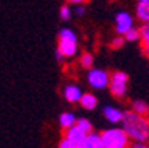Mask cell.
I'll use <instances>...</instances> for the list:
<instances>
[{"label":"cell","mask_w":149,"mask_h":148,"mask_svg":"<svg viewBox=\"0 0 149 148\" xmlns=\"http://www.w3.org/2000/svg\"><path fill=\"white\" fill-rule=\"evenodd\" d=\"M123 126H124V130L129 133V136L139 142H145L149 138V121L142 114L124 113Z\"/></svg>","instance_id":"1"},{"label":"cell","mask_w":149,"mask_h":148,"mask_svg":"<svg viewBox=\"0 0 149 148\" xmlns=\"http://www.w3.org/2000/svg\"><path fill=\"white\" fill-rule=\"evenodd\" d=\"M125 40H129V41H133V40H137L140 37V30H136V28H130L129 31H127L125 34Z\"/></svg>","instance_id":"18"},{"label":"cell","mask_w":149,"mask_h":148,"mask_svg":"<svg viewBox=\"0 0 149 148\" xmlns=\"http://www.w3.org/2000/svg\"><path fill=\"white\" fill-rule=\"evenodd\" d=\"M86 142H87V145H89L90 148H105L100 135H93V133H90V135H87Z\"/></svg>","instance_id":"13"},{"label":"cell","mask_w":149,"mask_h":148,"mask_svg":"<svg viewBox=\"0 0 149 148\" xmlns=\"http://www.w3.org/2000/svg\"><path fill=\"white\" fill-rule=\"evenodd\" d=\"M133 110H134V113L142 114V116H146L149 113V107L146 105V102H143V101H134L133 102Z\"/></svg>","instance_id":"14"},{"label":"cell","mask_w":149,"mask_h":148,"mask_svg":"<svg viewBox=\"0 0 149 148\" xmlns=\"http://www.w3.org/2000/svg\"><path fill=\"white\" fill-rule=\"evenodd\" d=\"M75 124L78 126V128H81L87 135H90V132H92V124H90V121H87L86 119H78Z\"/></svg>","instance_id":"17"},{"label":"cell","mask_w":149,"mask_h":148,"mask_svg":"<svg viewBox=\"0 0 149 148\" xmlns=\"http://www.w3.org/2000/svg\"><path fill=\"white\" fill-rule=\"evenodd\" d=\"M67 138H68L74 145H78V144H81V142L86 141L87 133L84 132L81 128H78L77 124H74L72 128H70V130H68V133H67Z\"/></svg>","instance_id":"6"},{"label":"cell","mask_w":149,"mask_h":148,"mask_svg":"<svg viewBox=\"0 0 149 148\" xmlns=\"http://www.w3.org/2000/svg\"><path fill=\"white\" fill-rule=\"evenodd\" d=\"M140 2H146V0H140Z\"/></svg>","instance_id":"28"},{"label":"cell","mask_w":149,"mask_h":148,"mask_svg":"<svg viewBox=\"0 0 149 148\" xmlns=\"http://www.w3.org/2000/svg\"><path fill=\"white\" fill-rule=\"evenodd\" d=\"M137 16L143 22H149V0L140 2L137 5Z\"/></svg>","instance_id":"10"},{"label":"cell","mask_w":149,"mask_h":148,"mask_svg":"<svg viewBox=\"0 0 149 148\" xmlns=\"http://www.w3.org/2000/svg\"><path fill=\"white\" fill-rule=\"evenodd\" d=\"M61 18L65 19V21L71 18V11H70L68 6H62V8H61Z\"/></svg>","instance_id":"20"},{"label":"cell","mask_w":149,"mask_h":148,"mask_svg":"<svg viewBox=\"0 0 149 148\" xmlns=\"http://www.w3.org/2000/svg\"><path fill=\"white\" fill-rule=\"evenodd\" d=\"M80 102H81V107L87 108V110H93V108L96 107V104H97V99H96L92 93H86V95L81 96Z\"/></svg>","instance_id":"12"},{"label":"cell","mask_w":149,"mask_h":148,"mask_svg":"<svg viewBox=\"0 0 149 148\" xmlns=\"http://www.w3.org/2000/svg\"><path fill=\"white\" fill-rule=\"evenodd\" d=\"M124 45V39L123 37H117V39H114V41H112V48L114 49H118V48H121Z\"/></svg>","instance_id":"22"},{"label":"cell","mask_w":149,"mask_h":148,"mask_svg":"<svg viewBox=\"0 0 149 148\" xmlns=\"http://www.w3.org/2000/svg\"><path fill=\"white\" fill-rule=\"evenodd\" d=\"M145 51H146V53L149 55V46H148V48H145Z\"/></svg>","instance_id":"27"},{"label":"cell","mask_w":149,"mask_h":148,"mask_svg":"<svg viewBox=\"0 0 149 148\" xmlns=\"http://www.w3.org/2000/svg\"><path fill=\"white\" fill-rule=\"evenodd\" d=\"M100 136L105 148H125L129 144V133L124 129H109Z\"/></svg>","instance_id":"2"},{"label":"cell","mask_w":149,"mask_h":148,"mask_svg":"<svg viewBox=\"0 0 149 148\" xmlns=\"http://www.w3.org/2000/svg\"><path fill=\"white\" fill-rule=\"evenodd\" d=\"M59 123H61L62 128L70 129V128H72V126L77 123V120H75L74 114H71V113H62L61 117H59Z\"/></svg>","instance_id":"11"},{"label":"cell","mask_w":149,"mask_h":148,"mask_svg":"<svg viewBox=\"0 0 149 148\" xmlns=\"http://www.w3.org/2000/svg\"><path fill=\"white\" fill-rule=\"evenodd\" d=\"M133 148H149L148 145H143V144H136Z\"/></svg>","instance_id":"24"},{"label":"cell","mask_w":149,"mask_h":148,"mask_svg":"<svg viewBox=\"0 0 149 148\" xmlns=\"http://www.w3.org/2000/svg\"><path fill=\"white\" fill-rule=\"evenodd\" d=\"M62 58H63V53L58 49V52H56V59H58V61H62Z\"/></svg>","instance_id":"23"},{"label":"cell","mask_w":149,"mask_h":148,"mask_svg":"<svg viewBox=\"0 0 149 148\" xmlns=\"http://www.w3.org/2000/svg\"><path fill=\"white\" fill-rule=\"evenodd\" d=\"M59 39L61 40H74V41H77V37H75L74 31H71L70 28H62L59 31Z\"/></svg>","instance_id":"16"},{"label":"cell","mask_w":149,"mask_h":148,"mask_svg":"<svg viewBox=\"0 0 149 148\" xmlns=\"http://www.w3.org/2000/svg\"><path fill=\"white\" fill-rule=\"evenodd\" d=\"M130 28H133V19L129 13L120 12L117 15V31L120 34H125Z\"/></svg>","instance_id":"5"},{"label":"cell","mask_w":149,"mask_h":148,"mask_svg":"<svg viewBox=\"0 0 149 148\" xmlns=\"http://www.w3.org/2000/svg\"><path fill=\"white\" fill-rule=\"evenodd\" d=\"M63 95H65L67 101H70V102H77V101H80L81 96H83L80 88H78V86H74V84H71V86H67L65 90H63Z\"/></svg>","instance_id":"8"},{"label":"cell","mask_w":149,"mask_h":148,"mask_svg":"<svg viewBox=\"0 0 149 148\" xmlns=\"http://www.w3.org/2000/svg\"><path fill=\"white\" fill-rule=\"evenodd\" d=\"M103 114H105L106 119H108L109 121H112V123H117V121L123 120V116H124V113H121L120 110L112 108V107H105Z\"/></svg>","instance_id":"9"},{"label":"cell","mask_w":149,"mask_h":148,"mask_svg":"<svg viewBox=\"0 0 149 148\" xmlns=\"http://www.w3.org/2000/svg\"><path fill=\"white\" fill-rule=\"evenodd\" d=\"M87 80H89V83L92 84V86L96 88V89H103V88H106L109 84V76L106 74L105 71H102V70H92V71H89Z\"/></svg>","instance_id":"4"},{"label":"cell","mask_w":149,"mask_h":148,"mask_svg":"<svg viewBox=\"0 0 149 148\" xmlns=\"http://www.w3.org/2000/svg\"><path fill=\"white\" fill-rule=\"evenodd\" d=\"M59 148H77V145H74V144L67 138V139H63V141L59 144Z\"/></svg>","instance_id":"21"},{"label":"cell","mask_w":149,"mask_h":148,"mask_svg":"<svg viewBox=\"0 0 149 148\" xmlns=\"http://www.w3.org/2000/svg\"><path fill=\"white\" fill-rule=\"evenodd\" d=\"M127 81H129V76L125 73H115L111 77V92L115 96H123L127 92Z\"/></svg>","instance_id":"3"},{"label":"cell","mask_w":149,"mask_h":148,"mask_svg":"<svg viewBox=\"0 0 149 148\" xmlns=\"http://www.w3.org/2000/svg\"><path fill=\"white\" fill-rule=\"evenodd\" d=\"M140 39L143 41V46L148 48L149 46V22H146L142 28H140Z\"/></svg>","instance_id":"15"},{"label":"cell","mask_w":149,"mask_h":148,"mask_svg":"<svg viewBox=\"0 0 149 148\" xmlns=\"http://www.w3.org/2000/svg\"><path fill=\"white\" fill-rule=\"evenodd\" d=\"M59 51L63 56H74L77 52V45L74 40H61L59 39Z\"/></svg>","instance_id":"7"},{"label":"cell","mask_w":149,"mask_h":148,"mask_svg":"<svg viewBox=\"0 0 149 148\" xmlns=\"http://www.w3.org/2000/svg\"><path fill=\"white\" fill-rule=\"evenodd\" d=\"M70 2H72V3H80V2H84V0H70Z\"/></svg>","instance_id":"26"},{"label":"cell","mask_w":149,"mask_h":148,"mask_svg":"<svg viewBox=\"0 0 149 148\" xmlns=\"http://www.w3.org/2000/svg\"><path fill=\"white\" fill-rule=\"evenodd\" d=\"M81 65L84 68H92V65H93V56L90 53H84L81 56Z\"/></svg>","instance_id":"19"},{"label":"cell","mask_w":149,"mask_h":148,"mask_svg":"<svg viewBox=\"0 0 149 148\" xmlns=\"http://www.w3.org/2000/svg\"><path fill=\"white\" fill-rule=\"evenodd\" d=\"M77 13H78V15H83V13H84V8H81V6H80V8L77 9Z\"/></svg>","instance_id":"25"}]
</instances>
